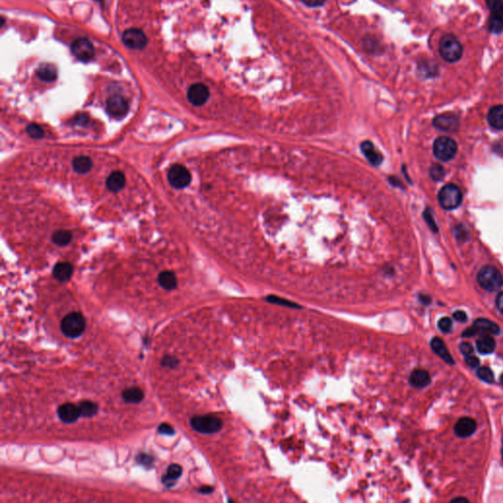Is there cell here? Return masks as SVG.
<instances>
[{"label":"cell","instance_id":"603a6c76","mask_svg":"<svg viewBox=\"0 0 503 503\" xmlns=\"http://www.w3.org/2000/svg\"><path fill=\"white\" fill-rule=\"evenodd\" d=\"M144 397H145L144 391L141 388L136 387V386L126 388L122 392L123 400L127 403H131V404H138V403L143 401Z\"/></svg>","mask_w":503,"mask_h":503},{"label":"cell","instance_id":"e0dca14e","mask_svg":"<svg viewBox=\"0 0 503 503\" xmlns=\"http://www.w3.org/2000/svg\"><path fill=\"white\" fill-rule=\"evenodd\" d=\"M432 379L430 374L425 370H415L411 373L409 377V382L412 386L416 388H423L431 383Z\"/></svg>","mask_w":503,"mask_h":503},{"label":"cell","instance_id":"9c48e42d","mask_svg":"<svg viewBox=\"0 0 503 503\" xmlns=\"http://www.w3.org/2000/svg\"><path fill=\"white\" fill-rule=\"evenodd\" d=\"M73 54L81 61H90L95 55L93 43L87 39H79L72 45Z\"/></svg>","mask_w":503,"mask_h":503},{"label":"cell","instance_id":"4dcf8cb0","mask_svg":"<svg viewBox=\"0 0 503 503\" xmlns=\"http://www.w3.org/2000/svg\"><path fill=\"white\" fill-rule=\"evenodd\" d=\"M269 303H272V304H275V305H280V306H284V307H288V308H296V309H301V306L297 305L296 303L294 302H291V301H288L286 299H283V298H280V297H277V296H273V295H271L269 297H267L266 299Z\"/></svg>","mask_w":503,"mask_h":503},{"label":"cell","instance_id":"277c9868","mask_svg":"<svg viewBox=\"0 0 503 503\" xmlns=\"http://www.w3.org/2000/svg\"><path fill=\"white\" fill-rule=\"evenodd\" d=\"M192 428L201 434H214L222 429V420L214 415L196 416L190 421Z\"/></svg>","mask_w":503,"mask_h":503},{"label":"cell","instance_id":"f546056e","mask_svg":"<svg viewBox=\"0 0 503 503\" xmlns=\"http://www.w3.org/2000/svg\"><path fill=\"white\" fill-rule=\"evenodd\" d=\"M487 26H488V29L490 32H492L494 34H500L503 31L502 17H499L497 15L492 14L487 21Z\"/></svg>","mask_w":503,"mask_h":503},{"label":"cell","instance_id":"6da1fadb","mask_svg":"<svg viewBox=\"0 0 503 503\" xmlns=\"http://www.w3.org/2000/svg\"><path fill=\"white\" fill-rule=\"evenodd\" d=\"M477 280L482 289L488 292L497 291L503 284L501 273L491 266H485L482 268L477 275Z\"/></svg>","mask_w":503,"mask_h":503},{"label":"cell","instance_id":"c3c4849f","mask_svg":"<svg viewBox=\"0 0 503 503\" xmlns=\"http://www.w3.org/2000/svg\"><path fill=\"white\" fill-rule=\"evenodd\" d=\"M452 501H455V502H459V501H464V502H468L467 499L465 498H456V499H453Z\"/></svg>","mask_w":503,"mask_h":503},{"label":"cell","instance_id":"5b68a950","mask_svg":"<svg viewBox=\"0 0 503 503\" xmlns=\"http://www.w3.org/2000/svg\"><path fill=\"white\" fill-rule=\"evenodd\" d=\"M462 192L456 185L448 184L439 193V202L444 210H455L462 203Z\"/></svg>","mask_w":503,"mask_h":503},{"label":"cell","instance_id":"ab89813d","mask_svg":"<svg viewBox=\"0 0 503 503\" xmlns=\"http://www.w3.org/2000/svg\"><path fill=\"white\" fill-rule=\"evenodd\" d=\"M459 348H460L462 354L465 355V356L473 354V351H474L473 346L470 343H468V342H462L460 346H459Z\"/></svg>","mask_w":503,"mask_h":503},{"label":"cell","instance_id":"f35d334b","mask_svg":"<svg viewBox=\"0 0 503 503\" xmlns=\"http://www.w3.org/2000/svg\"><path fill=\"white\" fill-rule=\"evenodd\" d=\"M465 362H466V364H467L470 368H472V369L479 368V366H480V360H479L477 357L472 355V354H471V355L466 356V358H465Z\"/></svg>","mask_w":503,"mask_h":503},{"label":"cell","instance_id":"7402d4cb","mask_svg":"<svg viewBox=\"0 0 503 503\" xmlns=\"http://www.w3.org/2000/svg\"><path fill=\"white\" fill-rule=\"evenodd\" d=\"M181 475H182V467L178 464H172L168 467L166 475L162 477V482L167 487H171L181 477Z\"/></svg>","mask_w":503,"mask_h":503},{"label":"cell","instance_id":"5bb4252c","mask_svg":"<svg viewBox=\"0 0 503 503\" xmlns=\"http://www.w3.org/2000/svg\"><path fill=\"white\" fill-rule=\"evenodd\" d=\"M361 150L369 160V162L375 166H378L382 163V154L378 151L375 145L370 141H365L361 144Z\"/></svg>","mask_w":503,"mask_h":503},{"label":"cell","instance_id":"681fc988","mask_svg":"<svg viewBox=\"0 0 503 503\" xmlns=\"http://www.w3.org/2000/svg\"><path fill=\"white\" fill-rule=\"evenodd\" d=\"M499 380H500V383H502L503 384V375L501 377H500V379H499Z\"/></svg>","mask_w":503,"mask_h":503},{"label":"cell","instance_id":"b9f144b4","mask_svg":"<svg viewBox=\"0 0 503 503\" xmlns=\"http://www.w3.org/2000/svg\"><path fill=\"white\" fill-rule=\"evenodd\" d=\"M301 1L309 7H319L325 3V0H301Z\"/></svg>","mask_w":503,"mask_h":503},{"label":"cell","instance_id":"ac0fdd59","mask_svg":"<svg viewBox=\"0 0 503 503\" xmlns=\"http://www.w3.org/2000/svg\"><path fill=\"white\" fill-rule=\"evenodd\" d=\"M431 346H432V349L439 355V356L444 360L445 363L447 364H450V365H453L454 364V361H453V358L450 355L449 351L447 350L444 342L438 338V337H435L432 342H431Z\"/></svg>","mask_w":503,"mask_h":503},{"label":"cell","instance_id":"8fae6325","mask_svg":"<svg viewBox=\"0 0 503 503\" xmlns=\"http://www.w3.org/2000/svg\"><path fill=\"white\" fill-rule=\"evenodd\" d=\"M106 110L111 116L115 118H121L125 116L128 112V104L123 97L114 95L107 100Z\"/></svg>","mask_w":503,"mask_h":503},{"label":"cell","instance_id":"d6a6232c","mask_svg":"<svg viewBox=\"0 0 503 503\" xmlns=\"http://www.w3.org/2000/svg\"><path fill=\"white\" fill-rule=\"evenodd\" d=\"M477 376L479 377V378H481L482 380L487 382V383H491L494 380V376H493L492 371L487 367L478 368Z\"/></svg>","mask_w":503,"mask_h":503},{"label":"cell","instance_id":"d4e9b609","mask_svg":"<svg viewBox=\"0 0 503 503\" xmlns=\"http://www.w3.org/2000/svg\"><path fill=\"white\" fill-rule=\"evenodd\" d=\"M477 349L480 354L487 355L494 351L495 341L491 336H485L477 340Z\"/></svg>","mask_w":503,"mask_h":503},{"label":"cell","instance_id":"7c38bea8","mask_svg":"<svg viewBox=\"0 0 503 503\" xmlns=\"http://www.w3.org/2000/svg\"><path fill=\"white\" fill-rule=\"evenodd\" d=\"M433 124L436 128L440 129L441 131L454 132L457 130V128L459 126V122H458V119L455 115L445 113V114H440V115H438L437 117H435Z\"/></svg>","mask_w":503,"mask_h":503},{"label":"cell","instance_id":"ba28073f","mask_svg":"<svg viewBox=\"0 0 503 503\" xmlns=\"http://www.w3.org/2000/svg\"><path fill=\"white\" fill-rule=\"evenodd\" d=\"M122 40L126 45L132 49H142L146 46L147 40L146 35L137 28H131L126 30L123 34Z\"/></svg>","mask_w":503,"mask_h":503},{"label":"cell","instance_id":"30bf717a","mask_svg":"<svg viewBox=\"0 0 503 503\" xmlns=\"http://www.w3.org/2000/svg\"><path fill=\"white\" fill-rule=\"evenodd\" d=\"M188 101L195 106L205 105L210 98V90L204 84H195L189 88Z\"/></svg>","mask_w":503,"mask_h":503},{"label":"cell","instance_id":"44dd1931","mask_svg":"<svg viewBox=\"0 0 503 503\" xmlns=\"http://www.w3.org/2000/svg\"><path fill=\"white\" fill-rule=\"evenodd\" d=\"M125 175L122 172L115 171L109 175L106 180V186L111 192H118L125 186Z\"/></svg>","mask_w":503,"mask_h":503},{"label":"cell","instance_id":"f6af8a7d","mask_svg":"<svg viewBox=\"0 0 503 503\" xmlns=\"http://www.w3.org/2000/svg\"><path fill=\"white\" fill-rule=\"evenodd\" d=\"M496 307H497L498 311L503 314V292L498 294V296L496 298Z\"/></svg>","mask_w":503,"mask_h":503},{"label":"cell","instance_id":"7a4b0ae2","mask_svg":"<svg viewBox=\"0 0 503 503\" xmlns=\"http://www.w3.org/2000/svg\"><path fill=\"white\" fill-rule=\"evenodd\" d=\"M61 331L69 338H77L84 333L86 319L84 315L78 312H73L65 315L61 321Z\"/></svg>","mask_w":503,"mask_h":503},{"label":"cell","instance_id":"74e56055","mask_svg":"<svg viewBox=\"0 0 503 503\" xmlns=\"http://www.w3.org/2000/svg\"><path fill=\"white\" fill-rule=\"evenodd\" d=\"M157 432L160 434V435H165V436H172L175 434V431L174 429L169 425V424H166V423H162L158 429H157Z\"/></svg>","mask_w":503,"mask_h":503},{"label":"cell","instance_id":"d590c367","mask_svg":"<svg viewBox=\"0 0 503 503\" xmlns=\"http://www.w3.org/2000/svg\"><path fill=\"white\" fill-rule=\"evenodd\" d=\"M438 326L442 332L448 333L451 331V328H452V320L449 317L444 316V317L440 318V321L438 323Z\"/></svg>","mask_w":503,"mask_h":503},{"label":"cell","instance_id":"2e32d148","mask_svg":"<svg viewBox=\"0 0 503 503\" xmlns=\"http://www.w3.org/2000/svg\"><path fill=\"white\" fill-rule=\"evenodd\" d=\"M473 328L476 333H486V334H493L497 336L500 332L499 326L494 323L493 321L486 319V318H479L475 320Z\"/></svg>","mask_w":503,"mask_h":503},{"label":"cell","instance_id":"52a82bcc","mask_svg":"<svg viewBox=\"0 0 503 503\" xmlns=\"http://www.w3.org/2000/svg\"><path fill=\"white\" fill-rule=\"evenodd\" d=\"M167 178L171 186L176 189L186 188L192 180L188 169L180 164H175L170 168Z\"/></svg>","mask_w":503,"mask_h":503},{"label":"cell","instance_id":"9a60e30c","mask_svg":"<svg viewBox=\"0 0 503 503\" xmlns=\"http://www.w3.org/2000/svg\"><path fill=\"white\" fill-rule=\"evenodd\" d=\"M476 430H477L476 422L474 420L467 418V417L458 420V422L456 423V425L454 427L455 434L459 438H468V437L472 436L476 432Z\"/></svg>","mask_w":503,"mask_h":503},{"label":"cell","instance_id":"4316f807","mask_svg":"<svg viewBox=\"0 0 503 503\" xmlns=\"http://www.w3.org/2000/svg\"><path fill=\"white\" fill-rule=\"evenodd\" d=\"M78 407H79L81 416L86 417V418L94 417L95 415H97V413L99 411L98 404L93 402V401H90V400H84V401L80 402Z\"/></svg>","mask_w":503,"mask_h":503},{"label":"cell","instance_id":"836d02e7","mask_svg":"<svg viewBox=\"0 0 503 503\" xmlns=\"http://www.w3.org/2000/svg\"><path fill=\"white\" fill-rule=\"evenodd\" d=\"M27 133L29 134V136L31 138L36 139V140L42 139L43 135H44V132H43L42 128L39 125H36V124H32V125L28 126L27 127Z\"/></svg>","mask_w":503,"mask_h":503},{"label":"cell","instance_id":"4fadbf2b","mask_svg":"<svg viewBox=\"0 0 503 503\" xmlns=\"http://www.w3.org/2000/svg\"><path fill=\"white\" fill-rule=\"evenodd\" d=\"M57 415L63 423L72 424L75 423L81 416L79 407L72 403H65L58 407Z\"/></svg>","mask_w":503,"mask_h":503},{"label":"cell","instance_id":"1f68e13d","mask_svg":"<svg viewBox=\"0 0 503 503\" xmlns=\"http://www.w3.org/2000/svg\"><path fill=\"white\" fill-rule=\"evenodd\" d=\"M485 2L492 14L503 18V0H485Z\"/></svg>","mask_w":503,"mask_h":503},{"label":"cell","instance_id":"83f0119b","mask_svg":"<svg viewBox=\"0 0 503 503\" xmlns=\"http://www.w3.org/2000/svg\"><path fill=\"white\" fill-rule=\"evenodd\" d=\"M73 168L77 173H88L93 167V161L88 156H78L73 160Z\"/></svg>","mask_w":503,"mask_h":503},{"label":"cell","instance_id":"7bdbcfd3","mask_svg":"<svg viewBox=\"0 0 503 503\" xmlns=\"http://www.w3.org/2000/svg\"><path fill=\"white\" fill-rule=\"evenodd\" d=\"M138 461H139L140 464H142V465H147L148 466V465H150L152 463L153 459L149 455H147V454H140L138 456Z\"/></svg>","mask_w":503,"mask_h":503},{"label":"cell","instance_id":"f1b7e54d","mask_svg":"<svg viewBox=\"0 0 503 503\" xmlns=\"http://www.w3.org/2000/svg\"><path fill=\"white\" fill-rule=\"evenodd\" d=\"M52 240H53V242L57 246L63 247V246H66V245H68L70 243V241L72 240V234H71L70 231H56L52 235Z\"/></svg>","mask_w":503,"mask_h":503},{"label":"cell","instance_id":"e575fe53","mask_svg":"<svg viewBox=\"0 0 503 503\" xmlns=\"http://www.w3.org/2000/svg\"><path fill=\"white\" fill-rule=\"evenodd\" d=\"M430 175L435 181H440L444 177V169L440 164H434L430 169Z\"/></svg>","mask_w":503,"mask_h":503},{"label":"cell","instance_id":"cb8c5ba5","mask_svg":"<svg viewBox=\"0 0 503 503\" xmlns=\"http://www.w3.org/2000/svg\"><path fill=\"white\" fill-rule=\"evenodd\" d=\"M37 75L41 80L44 81V82H52L55 80L57 72H56L54 65H52L50 63H43L40 66V68L37 72Z\"/></svg>","mask_w":503,"mask_h":503},{"label":"cell","instance_id":"8992f818","mask_svg":"<svg viewBox=\"0 0 503 503\" xmlns=\"http://www.w3.org/2000/svg\"><path fill=\"white\" fill-rule=\"evenodd\" d=\"M457 144L448 137H440L434 144V153L440 161H449L456 155Z\"/></svg>","mask_w":503,"mask_h":503},{"label":"cell","instance_id":"ee69618b","mask_svg":"<svg viewBox=\"0 0 503 503\" xmlns=\"http://www.w3.org/2000/svg\"><path fill=\"white\" fill-rule=\"evenodd\" d=\"M453 317H454L457 321H459V322H464V321H466V320H467V318H468L467 314H466L465 312H463V311H457V312H455V313L453 314Z\"/></svg>","mask_w":503,"mask_h":503},{"label":"cell","instance_id":"60d3db41","mask_svg":"<svg viewBox=\"0 0 503 503\" xmlns=\"http://www.w3.org/2000/svg\"><path fill=\"white\" fill-rule=\"evenodd\" d=\"M424 217H425V219L427 220L428 224L431 226V228H432V229H434L435 231H438V227H437V225H436V222H435V220H434V218H433V215H432V213L430 212V210H427L425 211V213H424Z\"/></svg>","mask_w":503,"mask_h":503},{"label":"cell","instance_id":"7dc6e473","mask_svg":"<svg viewBox=\"0 0 503 503\" xmlns=\"http://www.w3.org/2000/svg\"><path fill=\"white\" fill-rule=\"evenodd\" d=\"M420 300L424 303V304H429L431 302V299L430 297L428 296H420Z\"/></svg>","mask_w":503,"mask_h":503},{"label":"cell","instance_id":"ffe728a7","mask_svg":"<svg viewBox=\"0 0 503 503\" xmlns=\"http://www.w3.org/2000/svg\"><path fill=\"white\" fill-rule=\"evenodd\" d=\"M73 274V266L69 263H58L53 269V276L60 282L68 281Z\"/></svg>","mask_w":503,"mask_h":503},{"label":"cell","instance_id":"3957f363","mask_svg":"<svg viewBox=\"0 0 503 503\" xmlns=\"http://www.w3.org/2000/svg\"><path fill=\"white\" fill-rule=\"evenodd\" d=\"M463 47L452 35H445L440 42V56L447 62H456L462 57Z\"/></svg>","mask_w":503,"mask_h":503},{"label":"cell","instance_id":"8d00e7d4","mask_svg":"<svg viewBox=\"0 0 503 503\" xmlns=\"http://www.w3.org/2000/svg\"><path fill=\"white\" fill-rule=\"evenodd\" d=\"M161 364L163 367H166V368H170V369H173L175 368L176 366H178L179 364V360L174 356H170V355H166V356L163 357L162 360H161Z\"/></svg>","mask_w":503,"mask_h":503},{"label":"cell","instance_id":"d6986e66","mask_svg":"<svg viewBox=\"0 0 503 503\" xmlns=\"http://www.w3.org/2000/svg\"><path fill=\"white\" fill-rule=\"evenodd\" d=\"M489 125L497 130H503V105H496L490 108L487 114Z\"/></svg>","mask_w":503,"mask_h":503},{"label":"cell","instance_id":"484cf974","mask_svg":"<svg viewBox=\"0 0 503 503\" xmlns=\"http://www.w3.org/2000/svg\"><path fill=\"white\" fill-rule=\"evenodd\" d=\"M157 281L159 285L165 290H173L177 286V278L172 272H163L158 275Z\"/></svg>","mask_w":503,"mask_h":503},{"label":"cell","instance_id":"bcb514c9","mask_svg":"<svg viewBox=\"0 0 503 503\" xmlns=\"http://www.w3.org/2000/svg\"><path fill=\"white\" fill-rule=\"evenodd\" d=\"M212 491H213V487H211V486H202L199 489V492L204 493V494H209V493L212 492Z\"/></svg>","mask_w":503,"mask_h":503}]
</instances>
